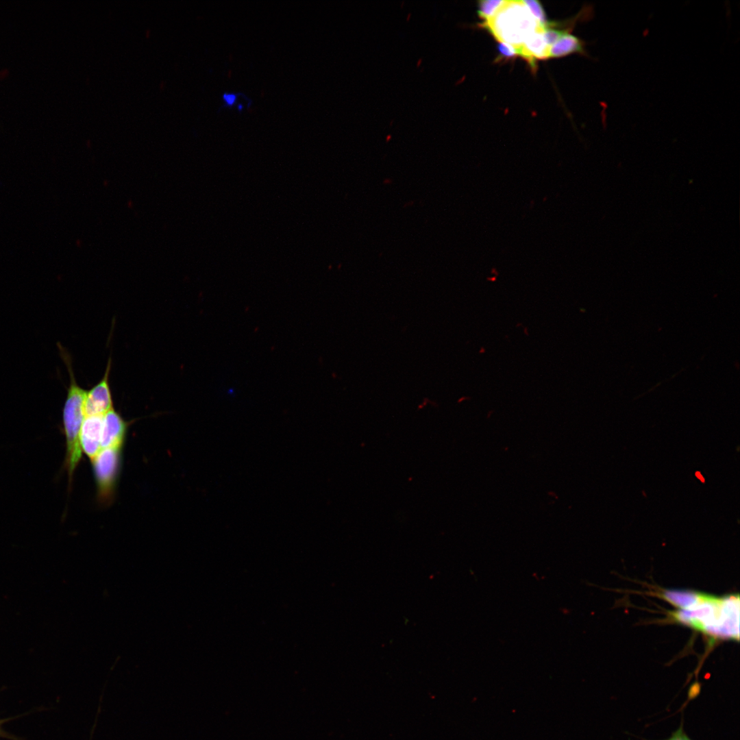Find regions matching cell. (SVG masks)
Here are the masks:
<instances>
[{
  "mask_svg": "<svg viewBox=\"0 0 740 740\" xmlns=\"http://www.w3.org/2000/svg\"><path fill=\"white\" fill-rule=\"evenodd\" d=\"M103 415L85 417L80 431V446L90 460L100 451Z\"/></svg>",
  "mask_w": 740,
  "mask_h": 740,
  "instance_id": "52a82bcc",
  "label": "cell"
},
{
  "mask_svg": "<svg viewBox=\"0 0 740 740\" xmlns=\"http://www.w3.org/2000/svg\"><path fill=\"white\" fill-rule=\"evenodd\" d=\"M501 0H482L478 2V14L483 22L492 18L504 3Z\"/></svg>",
  "mask_w": 740,
  "mask_h": 740,
  "instance_id": "30bf717a",
  "label": "cell"
},
{
  "mask_svg": "<svg viewBox=\"0 0 740 740\" xmlns=\"http://www.w3.org/2000/svg\"><path fill=\"white\" fill-rule=\"evenodd\" d=\"M111 358L109 359L102 379L89 391H86L84 410L85 417L104 415L113 409V401L109 384Z\"/></svg>",
  "mask_w": 740,
  "mask_h": 740,
  "instance_id": "5b68a950",
  "label": "cell"
},
{
  "mask_svg": "<svg viewBox=\"0 0 740 740\" xmlns=\"http://www.w3.org/2000/svg\"><path fill=\"white\" fill-rule=\"evenodd\" d=\"M523 3L529 10L531 14L536 20L541 27H544L547 23L545 14L539 1L536 0H524Z\"/></svg>",
  "mask_w": 740,
  "mask_h": 740,
  "instance_id": "8fae6325",
  "label": "cell"
},
{
  "mask_svg": "<svg viewBox=\"0 0 740 740\" xmlns=\"http://www.w3.org/2000/svg\"><path fill=\"white\" fill-rule=\"evenodd\" d=\"M481 25L499 42L516 49L530 34L541 27L523 1H505L494 16Z\"/></svg>",
  "mask_w": 740,
  "mask_h": 740,
  "instance_id": "7a4b0ae2",
  "label": "cell"
},
{
  "mask_svg": "<svg viewBox=\"0 0 740 740\" xmlns=\"http://www.w3.org/2000/svg\"><path fill=\"white\" fill-rule=\"evenodd\" d=\"M128 423L112 409L103 416L101 447H122L126 437Z\"/></svg>",
  "mask_w": 740,
  "mask_h": 740,
  "instance_id": "8992f818",
  "label": "cell"
},
{
  "mask_svg": "<svg viewBox=\"0 0 740 740\" xmlns=\"http://www.w3.org/2000/svg\"><path fill=\"white\" fill-rule=\"evenodd\" d=\"M5 722H6V720H5V719H0V737H1V736H3V737L6 736V735H5V732H4L3 731V730H2V728H1V726H2V724H3V723H4Z\"/></svg>",
  "mask_w": 740,
  "mask_h": 740,
  "instance_id": "2e32d148",
  "label": "cell"
},
{
  "mask_svg": "<svg viewBox=\"0 0 740 740\" xmlns=\"http://www.w3.org/2000/svg\"><path fill=\"white\" fill-rule=\"evenodd\" d=\"M122 447L100 450L91 460L100 502L108 504L114 498L121 467Z\"/></svg>",
  "mask_w": 740,
  "mask_h": 740,
  "instance_id": "277c9868",
  "label": "cell"
},
{
  "mask_svg": "<svg viewBox=\"0 0 740 740\" xmlns=\"http://www.w3.org/2000/svg\"><path fill=\"white\" fill-rule=\"evenodd\" d=\"M662 597L678 609L674 620L713 639H739V595L716 597L706 593L667 590Z\"/></svg>",
  "mask_w": 740,
  "mask_h": 740,
  "instance_id": "6da1fadb",
  "label": "cell"
},
{
  "mask_svg": "<svg viewBox=\"0 0 740 740\" xmlns=\"http://www.w3.org/2000/svg\"><path fill=\"white\" fill-rule=\"evenodd\" d=\"M550 49L543 36V27H541L526 38L522 45L517 49V52L532 69H536L537 60L549 58Z\"/></svg>",
  "mask_w": 740,
  "mask_h": 740,
  "instance_id": "ba28073f",
  "label": "cell"
},
{
  "mask_svg": "<svg viewBox=\"0 0 740 740\" xmlns=\"http://www.w3.org/2000/svg\"><path fill=\"white\" fill-rule=\"evenodd\" d=\"M70 375V384L63 409V424L66 441V468L69 482L82 458L79 436L83 421L85 418L84 404L86 391L76 382L70 360L66 354H62Z\"/></svg>",
  "mask_w": 740,
  "mask_h": 740,
  "instance_id": "3957f363",
  "label": "cell"
},
{
  "mask_svg": "<svg viewBox=\"0 0 740 740\" xmlns=\"http://www.w3.org/2000/svg\"><path fill=\"white\" fill-rule=\"evenodd\" d=\"M641 740H650L642 738ZM663 740H692L686 733L684 729V719L683 715L679 727L674 732H671V736Z\"/></svg>",
  "mask_w": 740,
  "mask_h": 740,
  "instance_id": "7c38bea8",
  "label": "cell"
},
{
  "mask_svg": "<svg viewBox=\"0 0 740 740\" xmlns=\"http://www.w3.org/2000/svg\"><path fill=\"white\" fill-rule=\"evenodd\" d=\"M498 50L500 55L504 58H510L517 55V49L506 43L499 42Z\"/></svg>",
  "mask_w": 740,
  "mask_h": 740,
  "instance_id": "4fadbf2b",
  "label": "cell"
},
{
  "mask_svg": "<svg viewBox=\"0 0 740 740\" xmlns=\"http://www.w3.org/2000/svg\"><path fill=\"white\" fill-rule=\"evenodd\" d=\"M224 99L226 101V102L228 104L230 105V104H232V103H233L234 102L235 95H233V94H230V95H226L225 94V95H224Z\"/></svg>",
  "mask_w": 740,
  "mask_h": 740,
  "instance_id": "9a60e30c",
  "label": "cell"
},
{
  "mask_svg": "<svg viewBox=\"0 0 740 740\" xmlns=\"http://www.w3.org/2000/svg\"><path fill=\"white\" fill-rule=\"evenodd\" d=\"M700 684H696V685L693 684V686H691L690 687V689H689V693H688V700H687V702H686V704H684L686 705L689 702V700L696 698L698 697V695L700 694Z\"/></svg>",
  "mask_w": 740,
  "mask_h": 740,
  "instance_id": "5bb4252c",
  "label": "cell"
},
{
  "mask_svg": "<svg viewBox=\"0 0 740 740\" xmlns=\"http://www.w3.org/2000/svg\"><path fill=\"white\" fill-rule=\"evenodd\" d=\"M584 42L578 37L565 32L550 49L549 58H558L573 53H584Z\"/></svg>",
  "mask_w": 740,
  "mask_h": 740,
  "instance_id": "9c48e42d",
  "label": "cell"
}]
</instances>
